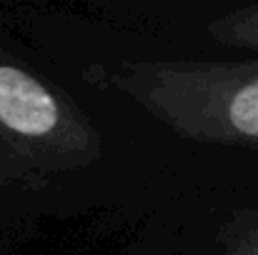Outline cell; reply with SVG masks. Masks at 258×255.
<instances>
[{
    "label": "cell",
    "mask_w": 258,
    "mask_h": 255,
    "mask_svg": "<svg viewBox=\"0 0 258 255\" xmlns=\"http://www.w3.org/2000/svg\"><path fill=\"white\" fill-rule=\"evenodd\" d=\"M226 115L238 135L258 140V78H251L231 95Z\"/></svg>",
    "instance_id": "2"
},
{
    "label": "cell",
    "mask_w": 258,
    "mask_h": 255,
    "mask_svg": "<svg viewBox=\"0 0 258 255\" xmlns=\"http://www.w3.org/2000/svg\"><path fill=\"white\" fill-rule=\"evenodd\" d=\"M58 103L33 75L0 65V123L25 138L48 135L58 125Z\"/></svg>",
    "instance_id": "1"
}]
</instances>
